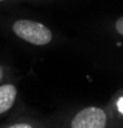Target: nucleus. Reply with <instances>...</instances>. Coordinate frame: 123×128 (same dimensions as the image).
<instances>
[{"label": "nucleus", "mask_w": 123, "mask_h": 128, "mask_svg": "<svg viewBox=\"0 0 123 128\" xmlns=\"http://www.w3.org/2000/svg\"><path fill=\"white\" fill-rule=\"evenodd\" d=\"M14 34L22 40L34 45H46L53 38V34L42 23L20 19L13 24Z\"/></svg>", "instance_id": "nucleus-1"}, {"label": "nucleus", "mask_w": 123, "mask_h": 128, "mask_svg": "<svg viewBox=\"0 0 123 128\" xmlns=\"http://www.w3.org/2000/svg\"><path fill=\"white\" fill-rule=\"evenodd\" d=\"M105 124V113L100 108H94V106L81 110L72 120L73 128H104Z\"/></svg>", "instance_id": "nucleus-2"}, {"label": "nucleus", "mask_w": 123, "mask_h": 128, "mask_svg": "<svg viewBox=\"0 0 123 128\" xmlns=\"http://www.w3.org/2000/svg\"><path fill=\"white\" fill-rule=\"evenodd\" d=\"M17 96V88L13 84H4L0 87V114L8 112L13 106Z\"/></svg>", "instance_id": "nucleus-3"}, {"label": "nucleus", "mask_w": 123, "mask_h": 128, "mask_svg": "<svg viewBox=\"0 0 123 128\" xmlns=\"http://www.w3.org/2000/svg\"><path fill=\"white\" fill-rule=\"evenodd\" d=\"M116 28L120 35H123V17H120L117 22H116Z\"/></svg>", "instance_id": "nucleus-4"}, {"label": "nucleus", "mask_w": 123, "mask_h": 128, "mask_svg": "<svg viewBox=\"0 0 123 128\" xmlns=\"http://www.w3.org/2000/svg\"><path fill=\"white\" fill-rule=\"evenodd\" d=\"M117 106H118V110H119V113H122V114H123V98H120V99L118 100Z\"/></svg>", "instance_id": "nucleus-5"}, {"label": "nucleus", "mask_w": 123, "mask_h": 128, "mask_svg": "<svg viewBox=\"0 0 123 128\" xmlns=\"http://www.w3.org/2000/svg\"><path fill=\"white\" fill-rule=\"evenodd\" d=\"M12 128H30L31 126L28 124H14V126H10Z\"/></svg>", "instance_id": "nucleus-6"}]
</instances>
